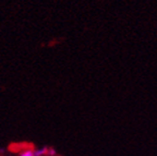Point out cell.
<instances>
[{
	"label": "cell",
	"mask_w": 157,
	"mask_h": 156,
	"mask_svg": "<svg viewBox=\"0 0 157 156\" xmlns=\"http://www.w3.org/2000/svg\"><path fill=\"white\" fill-rule=\"evenodd\" d=\"M20 156H35L34 155V150L26 149L20 153Z\"/></svg>",
	"instance_id": "obj_2"
},
{
	"label": "cell",
	"mask_w": 157,
	"mask_h": 156,
	"mask_svg": "<svg viewBox=\"0 0 157 156\" xmlns=\"http://www.w3.org/2000/svg\"><path fill=\"white\" fill-rule=\"evenodd\" d=\"M47 151H48V147L43 146V147H40V149L34 150V155L35 156H45V155H47Z\"/></svg>",
	"instance_id": "obj_1"
},
{
	"label": "cell",
	"mask_w": 157,
	"mask_h": 156,
	"mask_svg": "<svg viewBox=\"0 0 157 156\" xmlns=\"http://www.w3.org/2000/svg\"><path fill=\"white\" fill-rule=\"evenodd\" d=\"M57 154V151L52 147H48V151H47V155L49 156H56Z\"/></svg>",
	"instance_id": "obj_3"
}]
</instances>
